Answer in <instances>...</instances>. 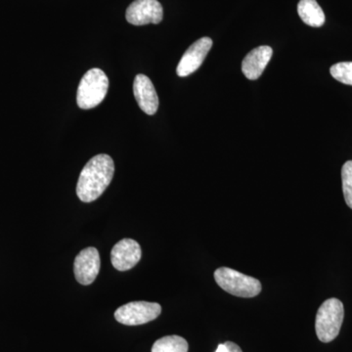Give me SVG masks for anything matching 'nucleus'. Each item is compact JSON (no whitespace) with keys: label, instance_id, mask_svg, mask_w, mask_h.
Returning a JSON list of instances; mask_svg holds the SVG:
<instances>
[{"label":"nucleus","instance_id":"nucleus-1","mask_svg":"<svg viewBox=\"0 0 352 352\" xmlns=\"http://www.w3.org/2000/svg\"><path fill=\"white\" fill-rule=\"evenodd\" d=\"M115 164L106 154L97 155L85 164L78 178L76 194L80 201L91 203L104 193L112 182Z\"/></svg>","mask_w":352,"mask_h":352},{"label":"nucleus","instance_id":"nucleus-2","mask_svg":"<svg viewBox=\"0 0 352 352\" xmlns=\"http://www.w3.org/2000/svg\"><path fill=\"white\" fill-rule=\"evenodd\" d=\"M109 78L100 69H91L82 76L76 94V103L82 110L97 107L105 99Z\"/></svg>","mask_w":352,"mask_h":352},{"label":"nucleus","instance_id":"nucleus-3","mask_svg":"<svg viewBox=\"0 0 352 352\" xmlns=\"http://www.w3.org/2000/svg\"><path fill=\"white\" fill-rule=\"evenodd\" d=\"M344 305L338 298H329L322 303L316 314L315 330L322 342H330L339 336L344 321Z\"/></svg>","mask_w":352,"mask_h":352},{"label":"nucleus","instance_id":"nucleus-4","mask_svg":"<svg viewBox=\"0 0 352 352\" xmlns=\"http://www.w3.org/2000/svg\"><path fill=\"white\" fill-rule=\"evenodd\" d=\"M214 279L220 288L240 298H254L261 292V284L258 279L232 268L220 267L215 270Z\"/></svg>","mask_w":352,"mask_h":352},{"label":"nucleus","instance_id":"nucleus-5","mask_svg":"<svg viewBox=\"0 0 352 352\" xmlns=\"http://www.w3.org/2000/svg\"><path fill=\"white\" fill-rule=\"evenodd\" d=\"M161 312L162 307L159 303L132 302L118 308L115 312V318L124 325H143L155 320Z\"/></svg>","mask_w":352,"mask_h":352},{"label":"nucleus","instance_id":"nucleus-6","mask_svg":"<svg viewBox=\"0 0 352 352\" xmlns=\"http://www.w3.org/2000/svg\"><path fill=\"white\" fill-rule=\"evenodd\" d=\"M126 17L134 25L160 24L164 17L163 6L157 0H135L127 8Z\"/></svg>","mask_w":352,"mask_h":352},{"label":"nucleus","instance_id":"nucleus-7","mask_svg":"<svg viewBox=\"0 0 352 352\" xmlns=\"http://www.w3.org/2000/svg\"><path fill=\"white\" fill-rule=\"evenodd\" d=\"M101 267V259L99 252L95 248H87L76 256L74 271L76 281L82 285L94 283L98 276Z\"/></svg>","mask_w":352,"mask_h":352},{"label":"nucleus","instance_id":"nucleus-8","mask_svg":"<svg viewBox=\"0 0 352 352\" xmlns=\"http://www.w3.org/2000/svg\"><path fill=\"white\" fill-rule=\"evenodd\" d=\"M212 41L210 38H201L192 44L184 53L179 64H178L176 73L180 78L188 76L200 68L204 60L207 57L208 53L212 50Z\"/></svg>","mask_w":352,"mask_h":352},{"label":"nucleus","instance_id":"nucleus-9","mask_svg":"<svg viewBox=\"0 0 352 352\" xmlns=\"http://www.w3.org/2000/svg\"><path fill=\"white\" fill-rule=\"evenodd\" d=\"M142 256L140 245L136 241L122 239L113 245L111 252V261L119 271H127L139 263Z\"/></svg>","mask_w":352,"mask_h":352},{"label":"nucleus","instance_id":"nucleus-10","mask_svg":"<svg viewBox=\"0 0 352 352\" xmlns=\"http://www.w3.org/2000/svg\"><path fill=\"white\" fill-rule=\"evenodd\" d=\"M134 97L143 112L152 116L159 108V97L154 85L148 76L138 75L133 83Z\"/></svg>","mask_w":352,"mask_h":352},{"label":"nucleus","instance_id":"nucleus-11","mask_svg":"<svg viewBox=\"0 0 352 352\" xmlns=\"http://www.w3.org/2000/svg\"><path fill=\"white\" fill-rule=\"evenodd\" d=\"M273 50L270 46H259L252 50L242 62V72L248 80H256L270 63Z\"/></svg>","mask_w":352,"mask_h":352},{"label":"nucleus","instance_id":"nucleus-12","mask_svg":"<svg viewBox=\"0 0 352 352\" xmlns=\"http://www.w3.org/2000/svg\"><path fill=\"white\" fill-rule=\"evenodd\" d=\"M298 13L305 24L314 28H320L325 23V14L316 0H300Z\"/></svg>","mask_w":352,"mask_h":352},{"label":"nucleus","instance_id":"nucleus-13","mask_svg":"<svg viewBox=\"0 0 352 352\" xmlns=\"http://www.w3.org/2000/svg\"><path fill=\"white\" fill-rule=\"evenodd\" d=\"M188 342L179 336H166L152 346V352H188Z\"/></svg>","mask_w":352,"mask_h":352},{"label":"nucleus","instance_id":"nucleus-14","mask_svg":"<svg viewBox=\"0 0 352 352\" xmlns=\"http://www.w3.org/2000/svg\"><path fill=\"white\" fill-rule=\"evenodd\" d=\"M331 75L338 82L352 85V62H340L331 67Z\"/></svg>","mask_w":352,"mask_h":352},{"label":"nucleus","instance_id":"nucleus-15","mask_svg":"<svg viewBox=\"0 0 352 352\" xmlns=\"http://www.w3.org/2000/svg\"><path fill=\"white\" fill-rule=\"evenodd\" d=\"M342 191L346 205L352 208V161L346 162L342 168Z\"/></svg>","mask_w":352,"mask_h":352},{"label":"nucleus","instance_id":"nucleus-16","mask_svg":"<svg viewBox=\"0 0 352 352\" xmlns=\"http://www.w3.org/2000/svg\"><path fill=\"white\" fill-rule=\"evenodd\" d=\"M215 352H243L238 344L232 342H226L219 344Z\"/></svg>","mask_w":352,"mask_h":352}]
</instances>
